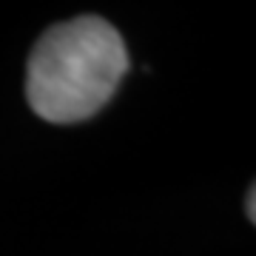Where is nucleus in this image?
<instances>
[{
    "mask_svg": "<svg viewBox=\"0 0 256 256\" xmlns=\"http://www.w3.org/2000/svg\"><path fill=\"white\" fill-rule=\"evenodd\" d=\"M128 72L126 43L108 20L82 14L52 26L28 54L26 97L48 122H80L114 97Z\"/></svg>",
    "mask_w": 256,
    "mask_h": 256,
    "instance_id": "1",
    "label": "nucleus"
},
{
    "mask_svg": "<svg viewBox=\"0 0 256 256\" xmlns=\"http://www.w3.org/2000/svg\"><path fill=\"white\" fill-rule=\"evenodd\" d=\"M248 220L256 222V188L248 191Z\"/></svg>",
    "mask_w": 256,
    "mask_h": 256,
    "instance_id": "2",
    "label": "nucleus"
}]
</instances>
